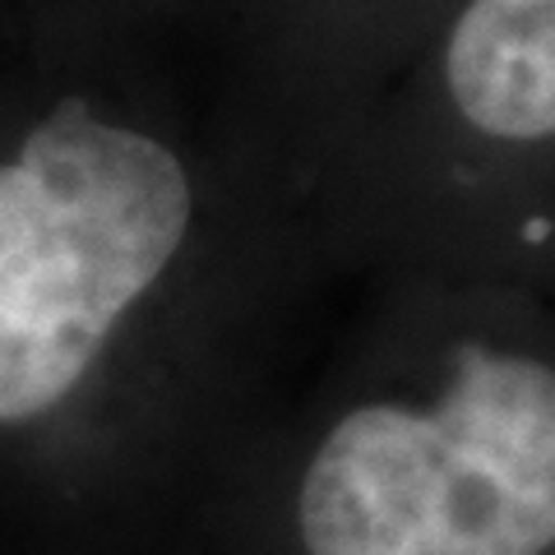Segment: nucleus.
Here are the masks:
<instances>
[{"label": "nucleus", "mask_w": 555, "mask_h": 555, "mask_svg": "<svg viewBox=\"0 0 555 555\" xmlns=\"http://www.w3.org/2000/svg\"><path fill=\"white\" fill-rule=\"evenodd\" d=\"M324 273L320 144L222 139L112 69L0 98V505L126 528L195 495Z\"/></svg>", "instance_id": "obj_1"}, {"label": "nucleus", "mask_w": 555, "mask_h": 555, "mask_svg": "<svg viewBox=\"0 0 555 555\" xmlns=\"http://www.w3.org/2000/svg\"><path fill=\"white\" fill-rule=\"evenodd\" d=\"M546 292L371 278L306 389L255 403L199 481L222 555H555Z\"/></svg>", "instance_id": "obj_2"}]
</instances>
